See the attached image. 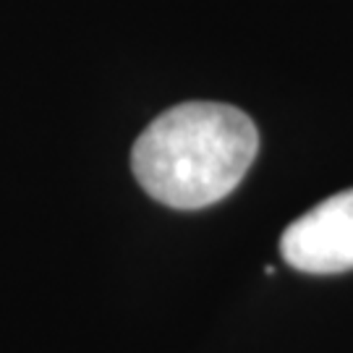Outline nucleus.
Returning a JSON list of instances; mask_svg holds the SVG:
<instances>
[{
	"mask_svg": "<svg viewBox=\"0 0 353 353\" xmlns=\"http://www.w3.org/2000/svg\"><path fill=\"white\" fill-rule=\"evenodd\" d=\"M280 254L293 270L309 275L353 270V189L330 196L293 220L280 236Z\"/></svg>",
	"mask_w": 353,
	"mask_h": 353,
	"instance_id": "2",
	"label": "nucleus"
},
{
	"mask_svg": "<svg viewBox=\"0 0 353 353\" xmlns=\"http://www.w3.org/2000/svg\"><path fill=\"white\" fill-rule=\"evenodd\" d=\"M259 131L225 102H183L157 115L131 150V170L152 199L202 210L225 199L249 173Z\"/></svg>",
	"mask_w": 353,
	"mask_h": 353,
	"instance_id": "1",
	"label": "nucleus"
}]
</instances>
